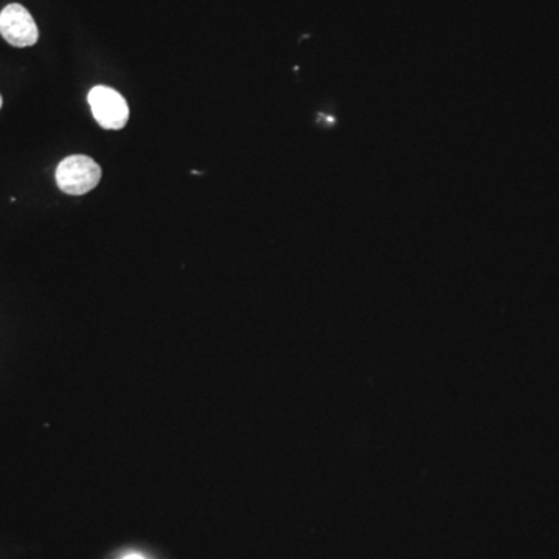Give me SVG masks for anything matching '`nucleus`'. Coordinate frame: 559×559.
<instances>
[{
    "mask_svg": "<svg viewBox=\"0 0 559 559\" xmlns=\"http://www.w3.org/2000/svg\"><path fill=\"white\" fill-rule=\"evenodd\" d=\"M101 181V167L92 157L70 156L56 168V184L67 195L81 196Z\"/></svg>",
    "mask_w": 559,
    "mask_h": 559,
    "instance_id": "obj_1",
    "label": "nucleus"
},
{
    "mask_svg": "<svg viewBox=\"0 0 559 559\" xmlns=\"http://www.w3.org/2000/svg\"><path fill=\"white\" fill-rule=\"evenodd\" d=\"M0 35L10 46L24 49L35 46L39 30L27 8L21 4H11L0 11Z\"/></svg>",
    "mask_w": 559,
    "mask_h": 559,
    "instance_id": "obj_3",
    "label": "nucleus"
},
{
    "mask_svg": "<svg viewBox=\"0 0 559 559\" xmlns=\"http://www.w3.org/2000/svg\"><path fill=\"white\" fill-rule=\"evenodd\" d=\"M0 108H2V97H0Z\"/></svg>",
    "mask_w": 559,
    "mask_h": 559,
    "instance_id": "obj_5",
    "label": "nucleus"
},
{
    "mask_svg": "<svg viewBox=\"0 0 559 559\" xmlns=\"http://www.w3.org/2000/svg\"><path fill=\"white\" fill-rule=\"evenodd\" d=\"M123 559H145V558H143V556L136 555V553H132V555H128L126 556V558Z\"/></svg>",
    "mask_w": 559,
    "mask_h": 559,
    "instance_id": "obj_4",
    "label": "nucleus"
},
{
    "mask_svg": "<svg viewBox=\"0 0 559 559\" xmlns=\"http://www.w3.org/2000/svg\"><path fill=\"white\" fill-rule=\"evenodd\" d=\"M87 101L91 106L94 119L101 128L112 129V131L125 128L129 120L128 103L115 89L108 86H95L89 92Z\"/></svg>",
    "mask_w": 559,
    "mask_h": 559,
    "instance_id": "obj_2",
    "label": "nucleus"
}]
</instances>
